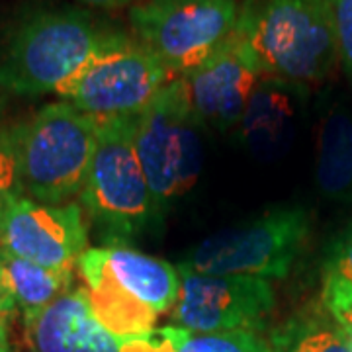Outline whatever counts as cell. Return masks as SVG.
Returning a JSON list of instances; mask_svg holds the SVG:
<instances>
[{
  "label": "cell",
  "instance_id": "obj_1",
  "mask_svg": "<svg viewBox=\"0 0 352 352\" xmlns=\"http://www.w3.org/2000/svg\"><path fill=\"white\" fill-rule=\"evenodd\" d=\"M237 30L264 76L309 88L323 82L340 61L327 0H245Z\"/></svg>",
  "mask_w": 352,
  "mask_h": 352
},
{
  "label": "cell",
  "instance_id": "obj_2",
  "mask_svg": "<svg viewBox=\"0 0 352 352\" xmlns=\"http://www.w3.org/2000/svg\"><path fill=\"white\" fill-rule=\"evenodd\" d=\"M135 118H98V139L80 206L110 245L138 239L159 217V208L135 151Z\"/></svg>",
  "mask_w": 352,
  "mask_h": 352
},
{
  "label": "cell",
  "instance_id": "obj_3",
  "mask_svg": "<svg viewBox=\"0 0 352 352\" xmlns=\"http://www.w3.org/2000/svg\"><path fill=\"white\" fill-rule=\"evenodd\" d=\"M24 196L61 206L80 196L96 149L98 118L69 102H51L14 127Z\"/></svg>",
  "mask_w": 352,
  "mask_h": 352
},
{
  "label": "cell",
  "instance_id": "obj_4",
  "mask_svg": "<svg viewBox=\"0 0 352 352\" xmlns=\"http://www.w3.org/2000/svg\"><path fill=\"white\" fill-rule=\"evenodd\" d=\"M106 32L85 10L51 8L14 28L0 57V87L16 96L47 94L87 63Z\"/></svg>",
  "mask_w": 352,
  "mask_h": 352
},
{
  "label": "cell",
  "instance_id": "obj_5",
  "mask_svg": "<svg viewBox=\"0 0 352 352\" xmlns=\"http://www.w3.org/2000/svg\"><path fill=\"white\" fill-rule=\"evenodd\" d=\"M135 151L159 212L198 182L204 166L201 124L180 78L168 80L138 113Z\"/></svg>",
  "mask_w": 352,
  "mask_h": 352
},
{
  "label": "cell",
  "instance_id": "obj_6",
  "mask_svg": "<svg viewBox=\"0 0 352 352\" xmlns=\"http://www.w3.org/2000/svg\"><path fill=\"white\" fill-rule=\"evenodd\" d=\"M309 226L303 208H274L200 241L176 268L215 276L286 278L305 247Z\"/></svg>",
  "mask_w": 352,
  "mask_h": 352
},
{
  "label": "cell",
  "instance_id": "obj_7",
  "mask_svg": "<svg viewBox=\"0 0 352 352\" xmlns=\"http://www.w3.org/2000/svg\"><path fill=\"white\" fill-rule=\"evenodd\" d=\"M173 78L133 36L106 32L87 63L55 94L94 118L138 116Z\"/></svg>",
  "mask_w": 352,
  "mask_h": 352
},
{
  "label": "cell",
  "instance_id": "obj_8",
  "mask_svg": "<svg viewBox=\"0 0 352 352\" xmlns=\"http://www.w3.org/2000/svg\"><path fill=\"white\" fill-rule=\"evenodd\" d=\"M237 0H141L129 8L133 38L178 78L201 65L233 36Z\"/></svg>",
  "mask_w": 352,
  "mask_h": 352
},
{
  "label": "cell",
  "instance_id": "obj_9",
  "mask_svg": "<svg viewBox=\"0 0 352 352\" xmlns=\"http://www.w3.org/2000/svg\"><path fill=\"white\" fill-rule=\"evenodd\" d=\"M180 294L173 309L178 327L192 333L261 331L276 305L268 278L215 276L180 270Z\"/></svg>",
  "mask_w": 352,
  "mask_h": 352
},
{
  "label": "cell",
  "instance_id": "obj_10",
  "mask_svg": "<svg viewBox=\"0 0 352 352\" xmlns=\"http://www.w3.org/2000/svg\"><path fill=\"white\" fill-rule=\"evenodd\" d=\"M0 249L47 268H76L88 249L80 204L50 206L18 196L0 221Z\"/></svg>",
  "mask_w": 352,
  "mask_h": 352
},
{
  "label": "cell",
  "instance_id": "obj_11",
  "mask_svg": "<svg viewBox=\"0 0 352 352\" xmlns=\"http://www.w3.org/2000/svg\"><path fill=\"white\" fill-rule=\"evenodd\" d=\"M254 53L235 28L233 36L214 51L206 61L184 76L192 112L201 126H214L221 131L239 126L252 92L263 78Z\"/></svg>",
  "mask_w": 352,
  "mask_h": 352
},
{
  "label": "cell",
  "instance_id": "obj_12",
  "mask_svg": "<svg viewBox=\"0 0 352 352\" xmlns=\"http://www.w3.org/2000/svg\"><path fill=\"white\" fill-rule=\"evenodd\" d=\"M309 88L276 76H263L237 129L241 143L258 161H278L289 151Z\"/></svg>",
  "mask_w": 352,
  "mask_h": 352
},
{
  "label": "cell",
  "instance_id": "obj_13",
  "mask_svg": "<svg viewBox=\"0 0 352 352\" xmlns=\"http://www.w3.org/2000/svg\"><path fill=\"white\" fill-rule=\"evenodd\" d=\"M78 274H102L133 300L149 305L157 314L175 309L180 294V272L163 258L133 251L126 245L88 247L78 258Z\"/></svg>",
  "mask_w": 352,
  "mask_h": 352
},
{
  "label": "cell",
  "instance_id": "obj_14",
  "mask_svg": "<svg viewBox=\"0 0 352 352\" xmlns=\"http://www.w3.org/2000/svg\"><path fill=\"white\" fill-rule=\"evenodd\" d=\"M315 178L323 196L352 204V112L342 104L331 106L321 118Z\"/></svg>",
  "mask_w": 352,
  "mask_h": 352
},
{
  "label": "cell",
  "instance_id": "obj_15",
  "mask_svg": "<svg viewBox=\"0 0 352 352\" xmlns=\"http://www.w3.org/2000/svg\"><path fill=\"white\" fill-rule=\"evenodd\" d=\"M92 319L85 288H73L24 319L30 352H75Z\"/></svg>",
  "mask_w": 352,
  "mask_h": 352
},
{
  "label": "cell",
  "instance_id": "obj_16",
  "mask_svg": "<svg viewBox=\"0 0 352 352\" xmlns=\"http://www.w3.org/2000/svg\"><path fill=\"white\" fill-rule=\"evenodd\" d=\"M85 292L92 317L118 339L138 337L155 329L159 314L149 305L133 300L102 274L82 272Z\"/></svg>",
  "mask_w": 352,
  "mask_h": 352
},
{
  "label": "cell",
  "instance_id": "obj_17",
  "mask_svg": "<svg viewBox=\"0 0 352 352\" xmlns=\"http://www.w3.org/2000/svg\"><path fill=\"white\" fill-rule=\"evenodd\" d=\"M0 264L4 268L16 307L22 311L24 319L38 314L39 309L73 289L75 268H47L14 256L2 249Z\"/></svg>",
  "mask_w": 352,
  "mask_h": 352
},
{
  "label": "cell",
  "instance_id": "obj_18",
  "mask_svg": "<svg viewBox=\"0 0 352 352\" xmlns=\"http://www.w3.org/2000/svg\"><path fill=\"white\" fill-rule=\"evenodd\" d=\"M270 352H352L349 335L323 307H305L280 323L270 339Z\"/></svg>",
  "mask_w": 352,
  "mask_h": 352
},
{
  "label": "cell",
  "instance_id": "obj_19",
  "mask_svg": "<svg viewBox=\"0 0 352 352\" xmlns=\"http://www.w3.org/2000/svg\"><path fill=\"white\" fill-rule=\"evenodd\" d=\"M143 352H270V344L256 331L192 333L168 325L145 335Z\"/></svg>",
  "mask_w": 352,
  "mask_h": 352
},
{
  "label": "cell",
  "instance_id": "obj_20",
  "mask_svg": "<svg viewBox=\"0 0 352 352\" xmlns=\"http://www.w3.org/2000/svg\"><path fill=\"white\" fill-rule=\"evenodd\" d=\"M22 194L24 190L20 182L14 127L4 126L0 120V221L8 212L10 204Z\"/></svg>",
  "mask_w": 352,
  "mask_h": 352
},
{
  "label": "cell",
  "instance_id": "obj_21",
  "mask_svg": "<svg viewBox=\"0 0 352 352\" xmlns=\"http://www.w3.org/2000/svg\"><path fill=\"white\" fill-rule=\"evenodd\" d=\"M323 284L352 292V221L329 245L323 264Z\"/></svg>",
  "mask_w": 352,
  "mask_h": 352
},
{
  "label": "cell",
  "instance_id": "obj_22",
  "mask_svg": "<svg viewBox=\"0 0 352 352\" xmlns=\"http://www.w3.org/2000/svg\"><path fill=\"white\" fill-rule=\"evenodd\" d=\"M339 41L340 61L352 76V0H327Z\"/></svg>",
  "mask_w": 352,
  "mask_h": 352
},
{
  "label": "cell",
  "instance_id": "obj_23",
  "mask_svg": "<svg viewBox=\"0 0 352 352\" xmlns=\"http://www.w3.org/2000/svg\"><path fill=\"white\" fill-rule=\"evenodd\" d=\"M323 307L327 309V314L337 321L339 325L352 342V292L340 286L333 284H323Z\"/></svg>",
  "mask_w": 352,
  "mask_h": 352
},
{
  "label": "cell",
  "instance_id": "obj_24",
  "mask_svg": "<svg viewBox=\"0 0 352 352\" xmlns=\"http://www.w3.org/2000/svg\"><path fill=\"white\" fill-rule=\"evenodd\" d=\"M75 352H122V349H120V339L108 333L92 317L76 344Z\"/></svg>",
  "mask_w": 352,
  "mask_h": 352
},
{
  "label": "cell",
  "instance_id": "obj_25",
  "mask_svg": "<svg viewBox=\"0 0 352 352\" xmlns=\"http://www.w3.org/2000/svg\"><path fill=\"white\" fill-rule=\"evenodd\" d=\"M14 309H16V302H14L12 292L4 274V268L0 264V325L8 327V319L14 314Z\"/></svg>",
  "mask_w": 352,
  "mask_h": 352
},
{
  "label": "cell",
  "instance_id": "obj_26",
  "mask_svg": "<svg viewBox=\"0 0 352 352\" xmlns=\"http://www.w3.org/2000/svg\"><path fill=\"white\" fill-rule=\"evenodd\" d=\"M82 4H88L92 8H102V10H116L124 6H135L141 0H78Z\"/></svg>",
  "mask_w": 352,
  "mask_h": 352
},
{
  "label": "cell",
  "instance_id": "obj_27",
  "mask_svg": "<svg viewBox=\"0 0 352 352\" xmlns=\"http://www.w3.org/2000/svg\"><path fill=\"white\" fill-rule=\"evenodd\" d=\"M0 352H12L10 339H8V327L0 325Z\"/></svg>",
  "mask_w": 352,
  "mask_h": 352
}]
</instances>
